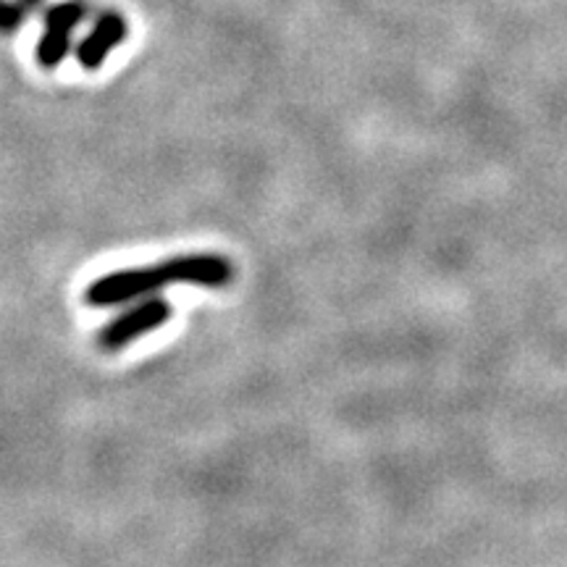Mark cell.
I'll use <instances>...</instances> for the list:
<instances>
[{"label": "cell", "mask_w": 567, "mask_h": 567, "mask_svg": "<svg viewBox=\"0 0 567 567\" xmlns=\"http://www.w3.org/2000/svg\"><path fill=\"white\" fill-rule=\"evenodd\" d=\"M24 3H27V6H30V9H34V6H40V3H42V0H24Z\"/></svg>", "instance_id": "cell-6"}, {"label": "cell", "mask_w": 567, "mask_h": 567, "mask_svg": "<svg viewBox=\"0 0 567 567\" xmlns=\"http://www.w3.org/2000/svg\"><path fill=\"white\" fill-rule=\"evenodd\" d=\"M130 32L126 19L116 11H105L97 17L95 27L87 32L80 45H76V61L84 71H97L109 61V55L122 45V40Z\"/></svg>", "instance_id": "cell-4"}, {"label": "cell", "mask_w": 567, "mask_h": 567, "mask_svg": "<svg viewBox=\"0 0 567 567\" xmlns=\"http://www.w3.org/2000/svg\"><path fill=\"white\" fill-rule=\"evenodd\" d=\"M32 9L24 0H0V34L17 32Z\"/></svg>", "instance_id": "cell-5"}, {"label": "cell", "mask_w": 567, "mask_h": 567, "mask_svg": "<svg viewBox=\"0 0 567 567\" xmlns=\"http://www.w3.org/2000/svg\"><path fill=\"white\" fill-rule=\"evenodd\" d=\"M87 17V6L82 0H63V3L53 6L45 13V32L38 42V66L45 71L59 69L63 59L71 53V40H74L76 27Z\"/></svg>", "instance_id": "cell-3"}, {"label": "cell", "mask_w": 567, "mask_h": 567, "mask_svg": "<svg viewBox=\"0 0 567 567\" xmlns=\"http://www.w3.org/2000/svg\"><path fill=\"white\" fill-rule=\"evenodd\" d=\"M168 318H172V302L163 300V297H147V300L132 305L122 316L113 318L111 323H105L97 334V344L109 352L124 350L134 339L161 329Z\"/></svg>", "instance_id": "cell-2"}, {"label": "cell", "mask_w": 567, "mask_h": 567, "mask_svg": "<svg viewBox=\"0 0 567 567\" xmlns=\"http://www.w3.org/2000/svg\"><path fill=\"white\" fill-rule=\"evenodd\" d=\"M234 279V266L224 255L197 252V255H176L172 260H163L158 266L126 268L92 281L84 292V300L92 308H111V305H124L142 300V297L155 295L168 284H195V287H226Z\"/></svg>", "instance_id": "cell-1"}]
</instances>
